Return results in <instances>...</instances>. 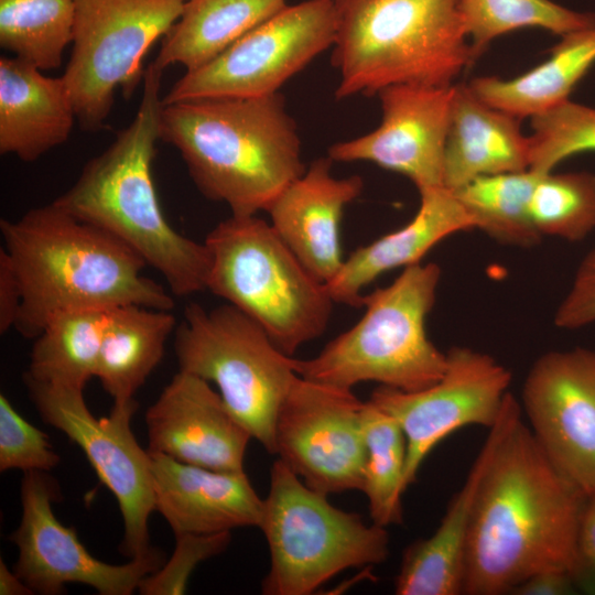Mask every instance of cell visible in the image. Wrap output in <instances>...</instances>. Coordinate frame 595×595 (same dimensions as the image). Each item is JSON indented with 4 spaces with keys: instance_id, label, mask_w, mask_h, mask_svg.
<instances>
[{
    "instance_id": "obj_1",
    "label": "cell",
    "mask_w": 595,
    "mask_h": 595,
    "mask_svg": "<svg viewBox=\"0 0 595 595\" xmlns=\"http://www.w3.org/2000/svg\"><path fill=\"white\" fill-rule=\"evenodd\" d=\"M585 499L548 459L521 415L478 487L463 594H510L539 572L570 571Z\"/></svg>"
},
{
    "instance_id": "obj_2",
    "label": "cell",
    "mask_w": 595,
    "mask_h": 595,
    "mask_svg": "<svg viewBox=\"0 0 595 595\" xmlns=\"http://www.w3.org/2000/svg\"><path fill=\"white\" fill-rule=\"evenodd\" d=\"M0 231L22 294L14 328L25 338L63 312L174 307L173 294L142 274L147 263L134 250L53 202L1 219Z\"/></svg>"
},
{
    "instance_id": "obj_3",
    "label": "cell",
    "mask_w": 595,
    "mask_h": 595,
    "mask_svg": "<svg viewBox=\"0 0 595 595\" xmlns=\"http://www.w3.org/2000/svg\"><path fill=\"white\" fill-rule=\"evenodd\" d=\"M162 76L163 69L153 62L148 65L132 121L53 203L125 242L163 277L173 295L187 296L206 290L209 253L204 242L180 234L167 221L154 186Z\"/></svg>"
},
{
    "instance_id": "obj_4",
    "label": "cell",
    "mask_w": 595,
    "mask_h": 595,
    "mask_svg": "<svg viewBox=\"0 0 595 595\" xmlns=\"http://www.w3.org/2000/svg\"><path fill=\"white\" fill-rule=\"evenodd\" d=\"M160 140L173 145L198 191L231 215H257L306 169L282 95L209 97L163 105Z\"/></svg>"
},
{
    "instance_id": "obj_5",
    "label": "cell",
    "mask_w": 595,
    "mask_h": 595,
    "mask_svg": "<svg viewBox=\"0 0 595 595\" xmlns=\"http://www.w3.org/2000/svg\"><path fill=\"white\" fill-rule=\"evenodd\" d=\"M336 99L400 84L451 86L475 57L459 0H335Z\"/></svg>"
},
{
    "instance_id": "obj_6",
    "label": "cell",
    "mask_w": 595,
    "mask_h": 595,
    "mask_svg": "<svg viewBox=\"0 0 595 595\" xmlns=\"http://www.w3.org/2000/svg\"><path fill=\"white\" fill-rule=\"evenodd\" d=\"M441 275L435 262L403 268L389 285L365 295V313L353 327L313 358H294L295 372L347 389L365 381L407 392L432 386L446 367V353L425 328Z\"/></svg>"
},
{
    "instance_id": "obj_7",
    "label": "cell",
    "mask_w": 595,
    "mask_h": 595,
    "mask_svg": "<svg viewBox=\"0 0 595 595\" xmlns=\"http://www.w3.org/2000/svg\"><path fill=\"white\" fill-rule=\"evenodd\" d=\"M209 253L206 290L260 325L292 356L326 329L335 302L257 215H231L205 237Z\"/></svg>"
},
{
    "instance_id": "obj_8",
    "label": "cell",
    "mask_w": 595,
    "mask_h": 595,
    "mask_svg": "<svg viewBox=\"0 0 595 595\" xmlns=\"http://www.w3.org/2000/svg\"><path fill=\"white\" fill-rule=\"evenodd\" d=\"M258 528L270 552L264 595H309L347 569L380 564L389 555L386 527L333 506L279 458Z\"/></svg>"
},
{
    "instance_id": "obj_9",
    "label": "cell",
    "mask_w": 595,
    "mask_h": 595,
    "mask_svg": "<svg viewBox=\"0 0 595 595\" xmlns=\"http://www.w3.org/2000/svg\"><path fill=\"white\" fill-rule=\"evenodd\" d=\"M174 349L178 370L215 383L231 414L275 454L277 415L299 376L294 358L228 303L212 310L187 304L175 328Z\"/></svg>"
},
{
    "instance_id": "obj_10",
    "label": "cell",
    "mask_w": 595,
    "mask_h": 595,
    "mask_svg": "<svg viewBox=\"0 0 595 595\" xmlns=\"http://www.w3.org/2000/svg\"><path fill=\"white\" fill-rule=\"evenodd\" d=\"M184 0H74L72 52L62 75L85 131L107 127L118 89L129 98L142 61L180 18Z\"/></svg>"
},
{
    "instance_id": "obj_11",
    "label": "cell",
    "mask_w": 595,
    "mask_h": 595,
    "mask_svg": "<svg viewBox=\"0 0 595 595\" xmlns=\"http://www.w3.org/2000/svg\"><path fill=\"white\" fill-rule=\"evenodd\" d=\"M337 21L335 0L288 4L208 63L186 71L165 94L163 105L278 94L290 78L334 45Z\"/></svg>"
},
{
    "instance_id": "obj_12",
    "label": "cell",
    "mask_w": 595,
    "mask_h": 595,
    "mask_svg": "<svg viewBox=\"0 0 595 595\" xmlns=\"http://www.w3.org/2000/svg\"><path fill=\"white\" fill-rule=\"evenodd\" d=\"M42 420L63 432L86 455L100 482L117 499L122 520L120 551L130 559L149 554V518L154 511L151 456L137 442L131 418L137 402L113 403L108 416L96 418L84 389L24 378Z\"/></svg>"
},
{
    "instance_id": "obj_13",
    "label": "cell",
    "mask_w": 595,
    "mask_h": 595,
    "mask_svg": "<svg viewBox=\"0 0 595 595\" xmlns=\"http://www.w3.org/2000/svg\"><path fill=\"white\" fill-rule=\"evenodd\" d=\"M364 403L351 389L298 376L274 424L279 459L326 496L361 490L367 459Z\"/></svg>"
},
{
    "instance_id": "obj_14",
    "label": "cell",
    "mask_w": 595,
    "mask_h": 595,
    "mask_svg": "<svg viewBox=\"0 0 595 595\" xmlns=\"http://www.w3.org/2000/svg\"><path fill=\"white\" fill-rule=\"evenodd\" d=\"M512 376L493 356L465 346L446 351L442 377L422 390L407 392L380 386L369 401L393 416L407 439L404 488L414 483L431 451L467 425L491 428L510 393Z\"/></svg>"
},
{
    "instance_id": "obj_15",
    "label": "cell",
    "mask_w": 595,
    "mask_h": 595,
    "mask_svg": "<svg viewBox=\"0 0 595 595\" xmlns=\"http://www.w3.org/2000/svg\"><path fill=\"white\" fill-rule=\"evenodd\" d=\"M58 496V485L46 472L24 473L21 521L10 540L19 550L14 572L33 593L56 595L66 584L79 583L101 595H130L164 563L155 549L126 564L98 560L80 542L76 530L55 517L53 502Z\"/></svg>"
},
{
    "instance_id": "obj_16",
    "label": "cell",
    "mask_w": 595,
    "mask_h": 595,
    "mask_svg": "<svg viewBox=\"0 0 595 595\" xmlns=\"http://www.w3.org/2000/svg\"><path fill=\"white\" fill-rule=\"evenodd\" d=\"M521 410L548 459L585 496L595 491V350L542 354L522 387Z\"/></svg>"
},
{
    "instance_id": "obj_17",
    "label": "cell",
    "mask_w": 595,
    "mask_h": 595,
    "mask_svg": "<svg viewBox=\"0 0 595 595\" xmlns=\"http://www.w3.org/2000/svg\"><path fill=\"white\" fill-rule=\"evenodd\" d=\"M381 122L329 145L333 162L374 163L407 176L419 192L444 186V153L454 85H392L378 94Z\"/></svg>"
},
{
    "instance_id": "obj_18",
    "label": "cell",
    "mask_w": 595,
    "mask_h": 595,
    "mask_svg": "<svg viewBox=\"0 0 595 595\" xmlns=\"http://www.w3.org/2000/svg\"><path fill=\"white\" fill-rule=\"evenodd\" d=\"M151 453L213 470L245 472L249 431L208 381L181 371L145 413Z\"/></svg>"
},
{
    "instance_id": "obj_19",
    "label": "cell",
    "mask_w": 595,
    "mask_h": 595,
    "mask_svg": "<svg viewBox=\"0 0 595 595\" xmlns=\"http://www.w3.org/2000/svg\"><path fill=\"white\" fill-rule=\"evenodd\" d=\"M332 165L328 156L314 160L267 209L269 223L279 237L325 284L344 263L340 240L344 209L364 188L359 175L335 177Z\"/></svg>"
},
{
    "instance_id": "obj_20",
    "label": "cell",
    "mask_w": 595,
    "mask_h": 595,
    "mask_svg": "<svg viewBox=\"0 0 595 595\" xmlns=\"http://www.w3.org/2000/svg\"><path fill=\"white\" fill-rule=\"evenodd\" d=\"M149 453L154 510L175 536L259 527L263 499L245 472L213 470Z\"/></svg>"
},
{
    "instance_id": "obj_21",
    "label": "cell",
    "mask_w": 595,
    "mask_h": 595,
    "mask_svg": "<svg viewBox=\"0 0 595 595\" xmlns=\"http://www.w3.org/2000/svg\"><path fill=\"white\" fill-rule=\"evenodd\" d=\"M522 415L521 405L509 393L500 416L489 433L461 489L454 495L440 526L429 537L404 551L394 580L398 595L463 594L466 542L480 480L510 426Z\"/></svg>"
},
{
    "instance_id": "obj_22",
    "label": "cell",
    "mask_w": 595,
    "mask_h": 595,
    "mask_svg": "<svg viewBox=\"0 0 595 595\" xmlns=\"http://www.w3.org/2000/svg\"><path fill=\"white\" fill-rule=\"evenodd\" d=\"M420 205L401 228L357 248L326 284L335 303L364 305L363 289L381 274L421 262L443 239L474 229V223L453 191L442 186L419 192Z\"/></svg>"
},
{
    "instance_id": "obj_23",
    "label": "cell",
    "mask_w": 595,
    "mask_h": 595,
    "mask_svg": "<svg viewBox=\"0 0 595 595\" xmlns=\"http://www.w3.org/2000/svg\"><path fill=\"white\" fill-rule=\"evenodd\" d=\"M76 120L63 79L15 56L0 58V153L34 162L69 138Z\"/></svg>"
},
{
    "instance_id": "obj_24",
    "label": "cell",
    "mask_w": 595,
    "mask_h": 595,
    "mask_svg": "<svg viewBox=\"0 0 595 595\" xmlns=\"http://www.w3.org/2000/svg\"><path fill=\"white\" fill-rule=\"evenodd\" d=\"M519 118L455 84L444 153V187L455 191L486 175L529 169V137Z\"/></svg>"
},
{
    "instance_id": "obj_25",
    "label": "cell",
    "mask_w": 595,
    "mask_h": 595,
    "mask_svg": "<svg viewBox=\"0 0 595 595\" xmlns=\"http://www.w3.org/2000/svg\"><path fill=\"white\" fill-rule=\"evenodd\" d=\"M593 65L595 25L563 35L550 56L524 74L510 79L483 76L468 85L488 105L531 119L569 100Z\"/></svg>"
},
{
    "instance_id": "obj_26",
    "label": "cell",
    "mask_w": 595,
    "mask_h": 595,
    "mask_svg": "<svg viewBox=\"0 0 595 595\" xmlns=\"http://www.w3.org/2000/svg\"><path fill=\"white\" fill-rule=\"evenodd\" d=\"M175 326L169 310L130 304L109 311L95 377L113 403L134 401V393L161 361Z\"/></svg>"
},
{
    "instance_id": "obj_27",
    "label": "cell",
    "mask_w": 595,
    "mask_h": 595,
    "mask_svg": "<svg viewBox=\"0 0 595 595\" xmlns=\"http://www.w3.org/2000/svg\"><path fill=\"white\" fill-rule=\"evenodd\" d=\"M286 6V0H185L153 63L163 71L201 67Z\"/></svg>"
},
{
    "instance_id": "obj_28",
    "label": "cell",
    "mask_w": 595,
    "mask_h": 595,
    "mask_svg": "<svg viewBox=\"0 0 595 595\" xmlns=\"http://www.w3.org/2000/svg\"><path fill=\"white\" fill-rule=\"evenodd\" d=\"M110 310H76L53 316L34 338L25 379L84 389L95 377Z\"/></svg>"
},
{
    "instance_id": "obj_29",
    "label": "cell",
    "mask_w": 595,
    "mask_h": 595,
    "mask_svg": "<svg viewBox=\"0 0 595 595\" xmlns=\"http://www.w3.org/2000/svg\"><path fill=\"white\" fill-rule=\"evenodd\" d=\"M542 174L530 169L477 177L453 191L475 229L508 246L529 248L541 240L529 203Z\"/></svg>"
},
{
    "instance_id": "obj_30",
    "label": "cell",
    "mask_w": 595,
    "mask_h": 595,
    "mask_svg": "<svg viewBox=\"0 0 595 595\" xmlns=\"http://www.w3.org/2000/svg\"><path fill=\"white\" fill-rule=\"evenodd\" d=\"M74 0H0V46L41 71L58 68L72 43Z\"/></svg>"
},
{
    "instance_id": "obj_31",
    "label": "cell",
    "mask_w": 595,
    "mask_h": 595,
    "mask_svg": "<svg viewBox=\"0 0 595 595\" xmlns=\"http://www.w3.org/2000/svg\"><path fill=\"white\" fill-rule=\"evenodd\" d=\"M363 426L367 459L361 491L371 522L387 528L402 522L407 439L399 422L369 400L364 403Z\"/></svg>"
},
{
    "instance_id": "obj_32",
    "label": "cell",
    "mask_w": 595,
    "mask_h": 595,
    "mask_svg": "<svg viewBox=\"0 0 595 595\" xmlns=\"http://www.w3.org/2000/svg\"><path fill=\"white\" fill-rule=\"evenodd\" d=\"M459 11L475 58L491 41L519 29L540 28L563 36L595 25V13L552 0H459Z\"/></svg>"
},
{
    "instance_id": "obj_33",
    "label": "cell",
    "mask_w": 595,
    "mask_h": 595,
    "mask_svg": "<svg viewBox=\"0 0 595 595\" xmlns=\"http://www.w3.org/2000/svg\"><path fill=\"white\" fill-rule=\"evenodd\" d=\"M529 213L541 237L585 239L595 230V174H542L532 192Z\"/></svg>"
},
{
    "instance_id": "obj_34",
    "label": "cell",
    "mask_w": 595,
    "mask_h": 595,
    "mask_svg": "<svg viewBox=\"0 0 595 595\" xmlns=\"http://www.w3.org/2000/svg\"><path fill=\"white\" fill-rule=\"evenodd\" d=\"M529 169L544 174L578 153L595 151V108L570 99L531 118Z\"/></svg>"
},
{
    "instance_id": "obj_35",
    "label": "cell",
    "mask_w": 595,
    "mask_h": 595,
    "mask_svg": "<svg viewBox=\"0 0 595 595\" xmlns=\"http://www.w3.org/2000/svg\"><path fill=\"white\" fill-rule=\"evenodd\" d=\"M61 456L47 435L25 420L9 399L0 396V470L48 472Z\"/></svg>"
},
{
    "instance_id": "obj_36",
    "label": "cell",
    "mask_w": 595,
    "mask_h": 595,
    "mask_svg": "<svg viewBox=\"0 0 595 595\" xmlns=\"http://www.w3.org/2000/svg\"><path fill=\"white\" fill-rule=\"evenodd\" d=\"M176 537L173 555L160 569L141 582L138 591L143 595L184 594L194 569L206 559L221 553L231 540L230 531Z\"/></svg>"
},
{
    "instance_id": "obj_37",
    "label": "cell",
    "mask_w": 595,
    "mask_h": 595,
    "mask_svg": "<svg viewBox=\"0 0 595 595\" xmlns=\"http://www.w3.org/2000/svg\"><path fill=\"white\" fill-rule=\"evenodd\" d=\"M595 323V247L578 263L572 284L554 313V325L577 329Z\"/></svg>"
},
{
    "instance_id": "obj_38",
    "label": "cell",
    "mask_w": 595,
    "mask_h": 595,
    "mask_svg": "<svg viewBox=\"0 0 595 595\" xmlns=\"http://www.w3.org/2000/svg\"><path fill=\"white\" fill-rule=\"evenodd\" d=\"M570 573L577 591L595 595V491L584 502Z\"/></svg>"
},
{
    "instance_id": "obj_39",
    "label": "cell",
    "mask_w": 595,
    "mask_h": 595,
    "mask_svg": "<svg viewBox=\"0 0 595 595\" xmlns=\"http://www.w3.org/2000/svg\"><path fill=\"white\" fill-rule=\"evenodd\" d=\"M22 302L21 288L6 250L0 249V333L14 328Z\"/></svg>"
},
{
    "instance_id": "obj_40",
    "label": "cell",
    "mask_w": 595,
    "mask_h": 595,
    "mask_svg": "<svg viewBox=\"0 0 595 595\" xmlns=\"http://www.w3.org/2000/svg\"><path fill=\"white\" fill-rule=\"evenodd\" d=\"M576 587L569 570L551 569L526 578L510 592L511 595H567Z\"/></svg>"
},
{
    "instance_id": "obj_41",
    "label": "cell",
    "mask_w": 595,
    "mask_h": 595,
    "mask_svg": "<svg viewBox=\"0 0 595 595\" xmlns=\"http://www.w3.org/2000/svg\"><path fill=\"white\" fill-rule=\"evenodd\" d=\"M0 594L1 595H30L33 591L22 581V578L11 571L8 565L0 560Z\"/></svg>"
},
{
    "instance_id": "obj_42",
    "label": "cell",
    "mask_w": 595,
    "mask_h": 595,
    "mask_svg": "<svg viewBox=\"0 0 595 595\" xmlns=\"http://www.w3.org/2000/svg\"><path fill=\"white\" fill-rule=\"evenodd\" d=\"M185 1V0H184Z\"/></svg>"
}]
</instances>
